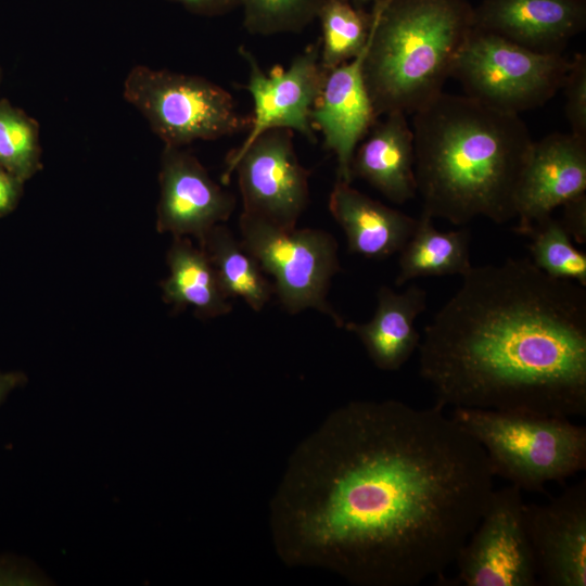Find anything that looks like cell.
Returning <instances> with one entry per match:
<instances>
[{"instance_id": "2", "label": "cell", "mask_w": 586, "mask_h": 586, "mask_svg": "<svg viewBox=\"0 0 586 586\" xmlns=\"http://www.w3.org/2000/svg\"><path fill=\"white\" fill-rule=\"evenodd\" d=\"M423 329L419 374L441 407L586 416V286L528 258L471 269Z\"/></svg>"}, {"instance_id": "26", "label": "cell", "mask_w": 586, "mask_h": 586, "mask_svg": "<svg viewBox=\"0 0 586 586\" xmlns=\"http://www.w3.org/2000/svg\"><path fill=\"white\" fill-rule=\"evenodd\" d=\"M321 0H242L243 26L252 35L300 33L317 18Z\"/></svg>"}, {"instance_id": "5", "label": "cell", "mask_w": 586, "mask_h": 586, "mask_svg": "<svg viewBox=\"0 0 586 586\" xmlns=\"http://www.w3.org/2000/svg\"><path fill=\"white\" fill-rule=\"evenodd\" d=\"M485 450L494 476L542 491L586 468V428L569 418L454 408L450 415Z\"/></svg>"}, {"instance_id": "17", "label": "cell", "mask_w": 586, "mask_h": 586, "mask_svg": "<svg viewBox=\"0 0 586 586\" xmlns=\"http://www.w3.org/2000/svg\"><path fill=\"white\" fill-rule=\"evenodd\" d=\"M405 113L377 120L360 141L352 161V178H360L396 204L417 193L413 131Z\"/></svg>"}, {"instance_id": "16", "label": "cell", "mask_w": 586, "mask_h": 586, "mask_svg": "<svg viewBox=\"0 0 586 586\" xmlns=\"http://www.w3.org/2000/svg\"><path fill=\"white\" fill-rule=\"evenodd\" d=\"M474 27L540 53H562L586 25L585 0H482Z\"/></svg>"}, {"instance_id": "8", "label": "cell", "mask_w": 586, "mask_h": 586, "mask_svg": "<svg viewBox=\"0 0 586 586\" xmlns=\"http://www.w3.org/2000/svg\"><path fill=\"white\" fill-rule=\"evenodd\" d=\"M239 227L242 246L275 279V294L286 311L315 308L344 327V319L327 301L331 279L341 268L332 234L285 229L244 213Z\"/></svg>"}, {"instance_id": "7", "label": "cell", "mask_w": 586, "mask_h": 586, "mask_svg": "<svg viewBox=\"0 0 586 586\" xmlns=\"http://www.w3.org/2000/svg\"><path fill=\"white\" fill-rule=\"evenodd\" d=\"M571 60L540 53L473 27L456 56L450 77L466 95L506 113L547 103L559 90Z\"/></svg>"}, {"instance_id": "33", "label": "cell", "mask_w": 586, "mask_h": 586, "mask_svg": "<svg viewBox=\"0 0 586 586\" xmlns=\"http://www.w3.org/2000/svg\"><path fill=\"white\" fill-rule=\"evenodd\" d=\"M352 1L356 8L362 9L364 5H367V4L374 5L377 3H380L386 0H352Z\"/></svg>"}, {"instance_id": "1", "label": "cell", "mask_w": 586, "mask_h": 586, "mask_svg": "<svg viewBox=\"0 0 586 586\" xmlns=\"http://www.w3.org/2000/svg\"><path fill=\"white\" fill-rule=\"evenodd\" d=\"M494 477L440 405L351 402L294 455L273 502L277 546L355 585L417 586L455 562Z\"/></svg>"}, {"instance_id": "34", "label": "cell", "mask_w": 586, "mask_h": 586, "mask_svg": "<svg viewBox=\"0 0 586 586\" xmlns=\"http://www.w3.org/2000/svg\"><path fill=\"white\" fill-rule=\"evenodd\" d=\"M1 81H2V69H1V66H0V86H1Z\"/></svg>"}, {"instance_id": "4", "label": "cell", "mask_w": 586, "mask_h": 586, "mask_svg": "<svg viewBox=\"0 0 586 586\" xmlns=\"http://www.w3.org/2000/svg\"><path fill=\"white\" fill-rule=\"evenodd\" d=\"M362 75L378 118L413 114L441 92L474 27L468 0H386L372 5Z\"/></svg>"}, {"instance_id": "15", "label": "cell", "mask_w": 586, "mask_h": 586, "mask_svg": "<svg viewBox=\"0 0 586 586\" xmlns=\"http://www.w3.org/2000/svg\"><path fill=\"white\" fill-rule=\"evenodd\" d=\"M365 51L327 71L310 112L313 128L321 132L324 149L336 157L337 180L347 183L353 180L351 167L356 148L379 119L364 80Z\"/></svg>"}, {"instance_id": "14", "label": "cell", "mask_w": 586, "mask_h": 586, "mask_svg": "<svg viewBox=\"0 0 586 586\" xmlns=\"http://www.w3.org/2000/svg\"><path fill=\"white\" fill-rule=\"evenodd\" d=\"M586 191V139L553 132L534 141L517 193L514 231L526 235L555 208Z\"/></svg>"}, {"instance_id": "10", "label": "cell", "mask_w": 586, "mask_h": 586, "mask_svg": "<svg viewBox=\"0 0 586 586\" xmlns=\"http://www.w3.org/2000/svg\"><path fill=\"white\" fill-rule=\"evenodd\" d=\"M521 491L510 484L492 492L479 524L455 560L457 576L449 585H538Z\"/></svg>"}, {"instance_id": "3", "label": "cell", "mask_w": 586, "mask_h": 586, "mask_svg": "<svg viewBox=\"0 0 586 586\" xmlns=\"http://www.w3.org/2000/svg\"><path fill=\"white\" fill-rule=\"evenodd\" d=\"M415 178L422 213L454 225L517 218L534 140L520 115L441 92L413 113Z\"/></svg>"}, {"instance_id": "11", "label": "cell", "mask_w": 586, "mask_h": 586, "mask_svg": "<svg viewBox=\"0 0 586 586\" xmlns=\"http://www.w3.org/2000/svg\"><path fill=\"white\" fill-rule=\"evenodd\" d=\"M239 53L247 66L244 88L253 99L254 109L247 133L235 150H243L262 132L273 128L297 131L315 142L310 112L327 74L320 62L319 44L306 47L288 68L273 67L268 74L249 49L241 46Z\"/></svg>"}, {"instance_id": "28", "label": "cell", "mask_w": 586, "mask_h": 586, "mask_svg": "<svg viewBox=\"0 0 586 586\" xmlns=\"http://www.w3.org/2000/svg\"><path fill=\"white\" fill-rule=\"evenodd\" d=\"M563 215L559 219L566 232L577 243L586 242V195L583 194L562 205Z\"/></svg>"}, {"instance_id": "32", "label": "cell", "mask_w": 586, "mask_h": 586, "mask_svg": "<svg viewBox=\"0 0 586 586\" xmlns=\"http://www.w3.org/2000/svg\"><path fill=\"white\" fill-rule=\"evenodd\" d=\"M26 377L18 371H0V405L11 392L26 383Z\"/></svg>"}, {"instance_id": "6", "label": "cell", "mask_w": 586, "mask_h": 586, "mask_svg": "<svg viewBox=\"0 0 586 586\" xmlns=\"http://www.w3.org/2000/svg\"><path fill=\"white\" fill-rule=\"evenodd\" d=\"M123 93L164 145L184 148L249 130L251 116L238 112L233 97L196 75L135 65Z\"/></svg>"}, {"instance_id": "22", "label": "cell", "mask_w": 586, "mask_h": 586, "mask_svg": "<svg viewBox=\"0 0 586 586\" xmlns=\"http://www.w3.org/2000/svg\"><path fill=\"white\" fill-rule=\"evenodd\" d=\"M199 244L226 297H242L253 310H262L275 294L273 284L232 232L222 224L216 225Z\"/></svg>"}, {"instance_id": "12", "label": "cell", "mask_w": 586, "mask_h": 586, "mask_svg": "<svg viewBox=\"0 0 586 586\" xmlns=\"http://www.w3.org/2000/svg\"><path fill=\"white\" fill-rule=\"evenodd\" d=\"M538 585L586 586V481L547 504H524Z\"/></svg>"}, {"instance_id": "29", "label": "cell", "mask_w": 586, "mask_h": 586, "mask_svg": "<svg viewBox=\"0 0 586 586\" xmlns=\"http://www.w3.org/2000/svg\"><path fill=\"white\" fill-rule=\"evenodd\" d=\"M24 182L0 166V217L12 213L23 195Z\"/></svg>"}, {"instance_id": "25", "label": "cell", "mask_w": 586, "mask_h": 586, "mask_svg": "<svg viewBox=\"0 0 586 586\" xmlns=\"http://www.w3.org/2000/svg\"><path fill=\"white\" fill-rule=\"evenodd\" d=\"M530 252L533 264L548 276L586 286V255L572 243L559 219L548 216L532 227Z\"/></svg>"}, {"instance_id": "23", "label": "cell", "mask_w": 586, "mask_h": 586, "mask_svg": "<svg viewBox=\"0 0 586 586\" xmlns=\"http://www.w3.org/2000/svg\"><path fill=\"white\" fill-rule=\"evenodd\" d=\"M322 38L320 62L328 71L359 55L366 48L372 15L348 0H321L318 15Z\"/></svg>"}, {"instance_id": "21", "label": "cell", "mask_w": 586, "mask_h": 586, "mask_svg": "<svg viewBox=\"0 0 586 586\" xmlns=\"http://www.w3.org/2000/svg\"><path fill=\"white\" fill-rule=\"evenodd\" d=\"M432 220L423 213L418 218L411 238L399 252L396 285L420 277H462L471 269L470 230L441 231Z\"/></svg>"}, {"instance_id": "30", "label": "cell", "mask_w": 586, "mask_h": 586, "mask_svg": "<svg viewBox=\"0 0 586 586\" xmlns=\"http://www.w3.org/2000/svg\"><path fill=\"white\" fill-rule=\"evenodd\" d=\"M175 1L188 11L204 15L215 16L225 14L237 7L241 5L242 0H170Z\"/></svg>"}, {"instance_id": "19", "label": "cell", "mask_w": 586, "mask_h": 586, "mask_svg": "<svg viewBox=\"0 0 586 586\" xmlns=\"http://www.w3.org/2000/svg\"><path fill=\"white\" fill-rule=\"evenodd\" d=\"M426 292L410 285L402 293L382 285L370 321L345 322L344 328L362 342L370 359L381 370L400 369L418 349L421 335L415 321L426 308Z\"/></svg>"}, {"instance_id": "27", "label": "cell", "mask_w": 586, "mask_h": 586, "mask_svg": "<svg viewBox=\"0 0 586 586\" xmlns=\"http://www.w3.org/2000/svg\"><path fill=\"white\" fill-rule=\"evenodd\" d=\"M565 104L564 112L571 133L586 139V55L575 54L571 60L562 88Z\"/></svg>"}, {"instance_id": "20", "label": "cell", "mask_w": 586, "mask_h": 586, "mask_svg": "<svg viewBox=\"0 0 586 586\" xmlns=\"http://www.w3.org/2000/svg\"><path fill=\"white\" fill-rule=\"evenodd\" d=\"M169 276L162 283L163 298L175 311L193 306L200 318H214L231 311L216 272L201 247L187 237H175L167 253Z\"/></svg>"}, {"instance_id": "9", "label": "cell", "mask_w": 586, "mask_h": 586, "mask_svg": "<svg viewBox=\"0 0 586 586\" xmlns=\"http://www.w3.org/2000/svg\"><path fill=\"white\" fill-rule=\"evenodd\" d=\"M233 171L242 213L281 228H295L308 203L310 173L297 158L292 130L269 129L243 150L230 151L221 181L227 183Z\"/></svg>"}, {"instance_id": "18", "label": "cell", "mask_w": 586, "mask_h": 586, "mask_svg": "<svg viewBox=\"0 0 586 586\" xmlns=\"http://www.w3.org/2000/svg\"><path fill=\"white\" fill-rule=\"evenodd\" d=\"M329 211L346 235L348 251L369 258L383 259L400 252L418 222L337 179Z\"/></svg>"}, {"instance_id": "31", "label": "cell", "mask_w": 586, "mask_h": 586, "mask_svg": "<svg viewBox=\"0 0 586 586\" xmlns=\"http://www.w3.org/2000/svg\"><path fill=\"white\" fill-rule=\"evenodd\" d=\"M28 579L22 565L12 558L0 557V584H21Z\"/></svg>"}, {"instance_id": "13", "label": "cell", "mask_w": 586, "mask_h": 586, "mask_svg": "<svg viewBox=\"0 0 586 586\" xmlns=\"http://www.w3.org/2000/svg\"><path fill=\"white\" fill-rule=\"evenodd\" d=\"M158 181L156 228L161 233L169 232L174 238L192 235L201 243L235 208V196L218 186L183 148L164 145Z\"/></svg>"}, {"instance_id": "24", "label": "cell", "mask_w": 586, "mask_h": 586, "mask_svg": "<svg viewBox=\"0 0 586 586\" xmlns=\"http://www.w3.org/2000/svg\"><path fill=\"white\" fill-rule=\"evenodd\" d=\"M0 166L23 182L42 168L38 122L3 98H0Z\"/></svg>"}]
</instances>
